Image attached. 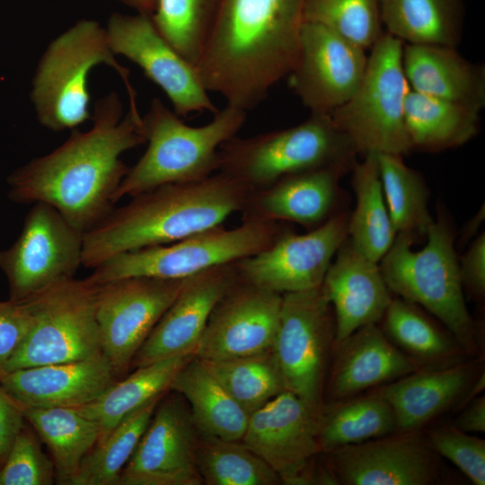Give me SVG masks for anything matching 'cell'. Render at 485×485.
I'll return each instance as SVG.
<instances>
[{
    "label": "cell",
    "mask_w": 485,
    "mask_h": 485,
    "mask_svg": "<svg viewBox=\"0 0 485 485\" xmlns=\"http://www.w3.org/2000/svg\"><path fill=\"white\" fill-rule=\"evenodd\" d=\"M304 21L321 24L366 50L384 33L379 0H306Z\"/></svg>",
    "instance_id": "obj_41"
},
{
    "label": "cell",
    "mask_w": 485,
    "mask_h": 485,
    "mask_svg": "<svg viewBox=\"0 0 485 485\" xmlns=\"http://www.w3.org/2000/svg\"><path fill=\"white\" fill-rule=\"evenodd\" d=\"M169 391L181 394L201 435L241 441L249 414L195 356L174 375Z\"/></svg>",
    "instance_id": "obj_28"
},
{
    "label": "cell",
    "mask_w": 485,
    "mask_h": 485,
    "mask_svg": "<svg viewBox=\"0 0 485 485\" xmlns=\"http://www.w3.org/2000/svg\"><path fill=\"white\" fill-rule=\"evenodd\" d=\"M352 168L335 165L280 179L251 191L242 210L243 220L290 221L316 228L337 214L339 181Z\"/></svg>",
    "instance_id": "obj_24"
},
{
    "label": "cell",
    "mask_w": 485,
    "mask_h": 485,
    "mask_svg": "<svg viewBox=\"0 0 485 485\" xmlns=\"http://www.w3.org/2000/svg\"><path fill=\"white\" fill-rule=\"evenodd\" d=\"M325 454L334 484L430 485L438 481V454L420 429L343 445Z\"/></svg>",
    "instance_id": "obj_18"
},
{
    "label": "cell",
    "mask_w": 485,
    "mask_h": 485,
    "mask_svg": "<svg viewBox=\"0 0 485 485\" xmlns=\"http://www.w3.org/2000/svg\"><path fill=\"white\" fill-rule=\"evenodd\" d=\"M322 409L285 390L249 416L242 442L263 459L287 485L327 484L324 467H311L321 453Z\"/></svg>",
    "instance_id": "obj_13"
},
{
    "label": "cell",
    "mask_w": 485,
    "mask_h": 485,
    "mask_svg": "<svg viewBox=\"0 0 485 485\" xmlns=\"http://www.w3.org/2000/svg\"><path fill=\"white\" fill-rule=\"evenodd\" d=\"M167 391L132 456L119 485H201L197 466L199 432L184 398Z\"/></svg>",
    "instance_id": "obj_16"
},
{
    "label": "cell",
    "mask_w": 485,
    "mask_h": 485,
    "mask_svg": "<svg viewBox=\"0 0 485 485\" xmlns=\"http://www.w3.org/2000/svg\"><path fill=\"white\" fill-rule=\"evenodd\" d=\"M386 32L404 44L456 47L465 0H379Z\"/></svg>",
    "instance_id": "obj_32"
},
{
    "label": "cell",
    "mask_w": 485,
    "mask_h": 485,
    "mask_svg": "<svg viewBox=\"0 0 485 485\" xmlns=\"http://www.w3.org/2000/svg\"><path fill=\"white\" fill-rule=\"evenodd\" d=\"M359 154L330 114L249 137H234L218 149V172L248 187L265 189L289 175L328 166L352 168Z\"/></svg>",
    "instance_id": "obj_6"
},
{
    "label": "cell",
    "mask_w": 485,
    "mask_h": 485,
    "mask_svg": "<svg viewBox=\"0 0 485 485\" xmlns=\"http://www.w3.org/2000/svg\"><path fill=\"white\" fill-rule=\"evenodd\" d=\"M234 262L184 279L179 294L135 355L130 368L179 355H194L213 309L240 280Z\"/></svg>",
    "instance_id": "obj_21"
},
{
    "label": "cell",
    "mask_w": 485,
    "mask_h": 485,
    "mask_svg": "<svg viewBox=\"0 0 485 485\" xmlns=\"http://www.w3.org/2000/svg\"><path fill=\"white\" fill-rule=\"evenodd\" d=\"M404 43L386 31L370 48L354 94L330 113L358 154L404 155L411 151L404 110L410 91L402 65Z\"/></svg>",
    "instance_id": "obj_8"
},
{
    "label": "cell",
    "mask_w": 485,
    "mask_h": 485,
    "mask_svg": "<svg viewBox=\"0 0 485 485\" xmlns=\"http://www.w3.org/2000/svg\"><path fill=\"white\" fill-rule=\"evenodd\" d=\"M96 295V285L86 278H72L26 300L34 323L9 360L5 373L101 355Z\"/></svg>",
    "instance_id": "obj_10"
},
{
    "label": "cell",
    "mask_w": 485,
    "mask_h": 485,
    "mask_svg": "<svg viewBox=\"0 0 485 485\" xmlns=\"http://www.w3.org/2000/svg\"><path fill=\"white\" fill-rule=\"evenodd\" d=\"M481 372V358L451 366L421 368L371 392L392 407L397 432L421 429L453 406H457Z\"/></svg>",
    "instance_id": "obj_26"
},
{
    "label": "cell",
    "mask_w": 485,
    "mask_h": 485,
    "mask_svg": "<svg viewBox=\"0 0 485 485\" xmlns=\"http://www.w3.org/2000/svg\"><path fill=\"white\" fill-rule=\"evenodd\" d=\"M348 216L338 212L304 234L282 230L266 249L234 262L240 278L279 294L321 287L348 237Z\"/></svg>",
    "instance_id": "obj_15"
},
{
    "label": "cell",
    "mask_w": 485,
    "mask_h": 485,
    "mask_svg": "<svg viewBox=\"0 0 485 485\" xmlns=\"http://www.w3.org/2000/svg\"><path fill=\"white\" fill-rule=\"evenodd\" d=\"M197 466L207 485H277L281 481L272 468L242 441L199 434Z\"/></svg>",
    "instance_id": "obj_38"
},
{
    "label": "cell",
    "mask_w": 485,
    "mask_h": 485,
    "mask_svg": "<svg viewBox=\"0 0 485 485\" xmlns=\"http://www.w3.org/2000/svg\"><path fill=\"white\" fill-rule=\"evenodd\" d=\"M380 322L386 337L424 368L451 366L467 355L423 308L399 296L392 297Z\"/></svg>",
    "instance_id": "obj_30"
},
{
    "label": "cell",
    "mask_w": 485,
    "mask_h": 485,
    "mask_svg": "<svg viewBox=\"0 0 485 485\" xmlns=\"http://www.w3.org/2000/svg\"><path fill=\"white\" fill-rule=\"evenodd\" d=\"M135 9L138 13L152 15L155 9L156 0H118Z\"/></svg>",
    "instance_id": "obj_48"
},
{
    "label": "cell",
    "mask_w": 485,
    "mask_h": 485,
    "mask_svg": "<svg viewBox=\"0 0 485 485\" xmlns=\"http://www.w3.org/2000/svg\"><path fill=\"white\" fill-rule=\"evenodd\" d=\"M364 155L363 161L356 162L351 169L356 205L348 216V239L359 252L379 262L397 234L383 191L378 154Z\"/></svg>",
    "instance_id": "obj_33"
},
{
    "label": "cell",
    "mask_w": 485,
    "mask_h": 485,
    "mask_svg": "<svg viewBox=\"0 0 485 485\" xmlns=\"http://www.w3.org/2000/svg\"><path fill=\"white\" fill-rule=\"evenodd\" d=\"M34 323L27 301L0 300V377Z\"/></svg>",
    "instance_id": "obj_44"
},
{
    "label": "cell",
    "mask_w": 485,
    "mask_h": 485,
    "mask_svg": "<svg viewBox=\"0 0 485 485\" xmlns=\"http://www.w3.org/2000/svg\"><path fill=\"white\" fill-rule=\"evenodd\" d=\"M424 247L412 249L414 240L397 234L378 262L392 294L410 301L436 318L467 355L479 351L476 324L471 316L462 286L454 229L444 210L437 212Z\"/></svg>",
    "instance_id": "obj_4"
},
{
    "label": "cell",
    "mask_w": 485,
    "mask_h": 485,
    "mask_svg": "<svg viewBox=\"0 0 485 485\" xmlns=\"http://www.w3.org/2000/svg\"><path fill=\"white\" fill-rule=\"evenodd\" d=\"M247 111L228 105L199 127L185 124L158 98L142 117L147 148L129 168L113 201L167 183L204 180L218 169V149L242 128Z\"/></svg>",
    "instance_id": "obj_5"
},
{
    "label": "cell",
    "mask_w": 485,
    "mask_h": 485,
    "mask_svg": "<svg viewBox=\"0 0 485 485\" xmlns=\"http://www.w3.org/2000/svg\"><path fill=\"white\" fill-rule=\"evenodd\" d=\"M334 257L321 287L334 313L335 346L359 328L380 322L393 296L378 262L348 237Z\"/></svg>",
    "instance_id": "obj_23"
},
{
    "label": "cell",
    "mask_w": 485,
    "mask_h": 485,
    "mask_svg": "<svg viewBox=\"0 0 485 485\" xmlns=\"http://www.w3.org/2000/svg\"><path fill=\"white\" fill-rule=\"evenodd\" d=\"M383 191L396 234L414 241L426 237L434 221L428 210L429 190L423 176L402 155L377 154Z\"/></svg>",
    "instance_id": "obj_36"
},
{
    "label": "cell",
    "mask_w": 485,
    "mask_h": 485,
    "mask_svg": "<svg viewBox=\"0 0 485 485\" xmlns=\"http://www.w3.org/2000/svg\"><path fill=\"white\" fill-rule=\"evenodd\" d=\"M92 128L74 129L52 152L33 158L8 175L7 196L17 204L42 202L56 208L84 234L114 208V194L129 168L123 153L146 143L142 117L111 92L93 106Z\"/></svg>",
    "instance_id": "obj_1"
},
{
    "label": "cell",
    "mask_w": 485,
    "mask_h": 485,
    "mask_svg": "<svg viewBox=\"0 0 485 485\" xmlns=\"http://www.w3.org/2000/svg\"><path fill=\"white\" fill-rule=\"evenodd\" d=\"M484 219V207L480 208L479 212L469 221L467 226L463 230V238L466 241L476 234L478 227Z\"/></svg>",
    "instance_id": "obj_49"
},
{
    "label": "cell",
    "mask_w": 485,
    "mask_h": 485,
    "mask_svg": "<svg viewBox=\"0 0 485 485\" xmlns=\"http://www.w3.org/2000/svg\"><path fill=\"white\" fill-rule=\"evenodd\" d=\"M184 279L130 277L96 285L101 352L119 380L128 374L135 355L179 294Z\"/></svg>",
    "instance_id": "obj_14"
},
{
    "label": "cell",
    "mask_w": 485,
    "mask_h": 485,
    "mask_svg": "<svg viewBox=\"0 0 485 485\" xmlns=\"http://www.w3.org/2000/svg\"><path fill=\"white\" fill-rule=\"evenodd\" d=\"M397 432L396 419L390 404L381 396L350 398L323 413L319 425L321 453L362 443Z\"/></svg>",
    "instance_id": "obj_35"
},
{
    "label": "cell",
    "mask_w": 485,
    "mask_h": 485,
    "mask_svg": "<svg viewBox=\"0 0 485 485\" xmlns=\"http://www.w3.org/2000/svg\"><path fill=\"white\" fill-rule=\"evenodd\" d=\"M251 192L239 181L218 172L133 196L84 234L82 266L94 269L118 254L169 244L222 225L232 214L243 210Z\"/></svg>",
    "instance_id": "obj_3"
},
{
    "label": "cell",
    "mask_w": 485,
    "mask_h": 485,
    "mask_svg": "<svg viewBox=\"0 0 485 485\" xmlns=\"http://www.w3.org/2000/svg\"><path fill=\"white\" fill-rule=\"evenodd\" d=\"M23 414L50 452L57 483L72 485L84 458L98 442V425L75 408H25Z\"/></svg>",
    "instance_id": "obj_34"
},
{
    "label": "cell",
    "mask_w": 485,
    "mask_h": 485,
    "mask_svg": "<svg viewBox=\"0 0 485 485\" xmlns=\"http://www.w3.org/2000/svg\"><path fill=\"white\" fill-rule=\"evenodd\" d=\"M193 357L179 355L135 368L94 401L75 409L98 425L99 443L126 418L169 391L176 373Z\"/></svg>",
    "instance_id": "obj_29"
},
{
    "label": "cell",
    "mask_w": 485,
    "mask_h": 485,
    "mask_svg": "<svg viewBox=\"0 0 485 485\" xmlns=\"http://www.w3.org/2000/svg\"><path fill=\"white\" fill-rule=\"evenodd\" d=\"M404 120L411 151L438 153L459 147L480 130V112L410 90Z\"/></svg>",
    "instance_id": "obj_31"
},
{
    "label": "cell",
    "mask_w": 485,
    "mask_h": 485,
    "mask_svg": "<svg viewBox=\"0 0 485 485\" xmlns=\"http://www.w3.org/2000/svg\"><path fill=\"white\" fill-rule=\"evenodd\" d=\"M55 481L52 460L42 451L35 434L23 426L0 465V485H51Z\"/></svg>",
    "instance_id": "obj_42"
},
{
    "label": "cell",
    "mask_w": 485,
    "mask_h": 485,
    "mask_svg": "<svg viewBox=\"0 0 485 485\" xmlns=\"http://www.w3.org/2000/svg\"><path fill=\"white\" fill-rule=\"evenodd\" d=\"M366 63V49L321 24L304 22L289 85L312 113L330 114L354 94Z\"/></svg>",
    "instance_id": "obj_19"
},
{
    "label": "cell",
    "mask_w": 485,
    "mask_h": 485,
    "mask_svg": "<svg viewBox=\"0 0 485 485\" xmlns=\"http://www.w3.org/2000/svg\"><path fill=\"white\" fill-rule=\"evenodd\" d=\"M101 64L119 75L128 101H137L129 72L117 61L99 22L83 19L56 37L43 52L31 83V100L39 122L58 132L74 130L91 119L88 77Z\"/></svg>",
    "instance_id": "obj_7"
},
{
    "label": "cell",
    "mask_w": 485,
    "mask_h": 485,
    "mask_svg": "<svg viewBox=\"0 0 485 485\" xmlns=\"http://www.w3.org/2000/svg\"><path fill=\"white\" fill-rule=\"evenodd\" d=\"M333 350L327 396L334 403L424 368L399 349L378 323L359 328Z\"/></svg>",
    "instance_id": "obj_25"
},
{
    "label": "cell",
    "mask_w": 485,
    "mask_h": 485,
    "mask_svg": "<svg viewBox=\"0 0 485 485\" xmlns=\"http://www.w3.org/2000/svg\"><path fill=\"white\" fill-rule=\"evenodd\" d=\"M306 0H221L196 66L207 92L256 108L298 57Z\"/></svg>",
    "instance_id": "obj_2"
},
{
    "label": "cell",
    "mask_w": 485,
    "mask_h": 485,
    "mask_svg": "<svg viewBox=\"0 0 485 485\" xmlns=\"http://www.w3.org/2000/svg\"><path fill=\"white\" fill-rule=\"evenodd\" d=\"M452 425L465 433L485 432V396L480 395L460 410Z\"/></svg>",
    "instance_id": "obj_47"
},
{
    "label": "cell",
    "mask_w": 485,
    "mask_h": 485,
    "mask_svg": "<svg viewBox=\"0 0 485 485\" xmlns=\"http://www.w3.org/2000/svg\"><path fill=\"white\" fill-rule=\"evenodd\" d=\"M335 331L333 310L322 287L282 294L272 349L286 390L318 409Z\"/></svg>",
    "instance_id": "obj_11"
},
{
    "label": "cell",
    "mask_w": 485,
    "mask_h": 485,
    "mask_svg": "<svg viewBox=\"0 0 485 485\" xmlns=\"http://www.w3.org/2000/svg\"><path fill=\"white\" fill-rule=\"evenodd\" d=\"M161 398L126 418L102 441L97 443L84 458L72 485H119L120 473L132 456Z\"/></svg>",
    "instance_id": "obj_39"
},
{
    "label": "cell",
    "mask_w": 485,
    "mask_h": 485,
    "mask_svg": "<svg viewBox=\"0 0 485 485\" xmlns=\"http://www.w3.org/2000/svg\"><path fill=\"white\" fill-rule=\"evenodd\" d=\"M83 241L84 233L56 208L32 204L17 239L0 250V270L8 284L9 299L23 302L75 278L82 266Z\"/></svg>",
    "instance_id": "obj_12"
},
{
    "label": "cell",
    "mask_w": 485,
    "mask_h": 485,
    "mask_svg": "<svg viewBox=\"0 0 485 485\" xmlns=\"http://www.w3.org/2000/svg\"><path fill=\"white\" fill-rule=\"evenodd\" d=\"M24 421L23 408L0 385V465L5 461Z\"/></svg>",
    "instance_id": "obj_46"
},
{
    "label": "cell",
    "mask_w": 485,
    "mask_h": 485,
    "mask_svg": "<svg viewBox=\"0 0 485 485\" xmlns=\"http://www.w3.org/2000/svg\"><path fill=\"white\" fill-rule=\"evenodd\" d=\"M118 380L101 354L15 369L0 377V385L23 409L78 408L94 401Z\"/></svg>",
    "instance_id": "obj_22"
},
{
    "label": "cell",
    "mask_w": 485,
    "mask_h": 485,
    "mask_svg": "<svg viewBox=\"0 0 485 485\" xmlns=\"http://www.w3.org/2000/svg\"><path fill=\"white\" fill-rule=\"evenodd\" d=\"M282 230L277 222L243 220L232 229L218 225L177 242L126 251L93 269V285L130 278L184 279L210 268L254 255Z\"/></svg>",
    "instance_id": "obj_9"
},
{
    "label": "cell",
    "mask_w": 485,
    "mask_h": 485,
    "mask_svg": "<svg viewBox=\"0 0 485 485\" xmlns=\"http://www.w3.org/2000/svg\"><path fill=\"white\" fill-rule=\"evenodd\" d=\"M282 294L240 280L213 309L195 350L200 360H221L272 349Z\"/></svg>",
    "instance_id": "obj_20"
},
{
    "label": "cell",
    "mask_w": 485,
    "mask_h": 485,
    "mask_svg": "<svg viewBox=\"0 0 485 485\" xmlns=\"http://www.w3.org/2000/svg\"><path fill=\"white\" fill-rule=\"evenodd\" d=\"M201 361L249 416L286 390L273 349Z\"/></svg>",
    "instance_id": "obj_37"
},
{
    "label": "cell",
    "mask_w": 485,
    "mask_h": 485,
    "mask_svg": "<svg viewBox=\"0 0 485 485\" xmlns=\"http://www.w3.org/2000/svg\"><path fill=\"white\" fill-rule=\"evenodd\" d=\"M105 29L114 54L138 66L164 92L179 117L217 111L196 66L160 34L151 15L114 13Z\"/></svg>",
    "instance_id": "obj_17"
},
{
    "label": "cell",
    "mask_w": 485,
    "mask_h": 485,
    "mask_svg": "<svg viewBox=\"0 0 485 485\" xmlns=\"http://www.w3.org/2000/svg\"><path fill=\"white\" fill-rule=\"evenodd\" d=\"M430 447L453 463L475 485L485 484V440L452 424L426 432Z\"/></svg>",
    "instance_id": "obj_43"
},
{
    "label": "cell",
    "mask_w": 485,
    "mask_h": 485,
    "mask_svg": "<svg viewBox=\"0 0 485 485\" xmlns=\"http://www.w3.org/2000/svg\"><path fill=\"white\" fill-rule=\"evenodd\" d=\"M402 65L410 90L481 112L485 106V69L454 47L404 44Z\"/></svg>",
    "instance_id": "obj_27"
},
{
    "label": "cell",
    "mask_w": 485,
    "mask_h": 485,
    "mask_svg": "<svg viewBox=\"0 0 485 485\" xmlns=\"http://www.w3.org/2000/svg\"><path fill=\"white\" fill-rule=\"evenodd\" d=\"M459 274L463 291L481 302L485 296V234L482 232L458 258Z\"/></svg>",
    "instance_id": "obj_45"
},
{
    "label": "cell",
    "mask_w": 485,
    "mask_h": 485,
    "mask_svg": "<svg viewBox=\"0 0 485 485\" xmlns=\"http://www.w3.org/2000/svg\"><path fill=\"white\" fill-rule=\"evenodd\" d=\"M221 0H156L152 21L160 34L197 66L215 25Z\"/></svg>",
    "instance_id": "obj_40"
}]
</instances>
